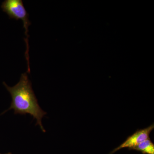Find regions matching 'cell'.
Segmentation results:
<instances>
[{"instance_id":"obj_1","label":"cell","mask_w":154,"mask_h":154,"mask_svg":"<svg viewBox=\"0 0 154 154\" xmlns=\"http://www.w3.org/2000/svg\"><path fill=\"white\" fill-rule=\"evenodd\" d=\"M3 84L11 94L12 99L11 107L5 112L14 109L15 114L28 113L37 120L36 125H38L42 131L45 132L42 119L47 113L38 105L28 74H22L19 83L14 87H9L5 82Z\"/></svg>"},{"instance_id":"obj_2","label":"cell","mask_w":154,"mask_h":154,"mask_svg":"<svg viewBox=\"0 0 154 154\" xmlns=\"http://www.w3.org/2000/svg\"><path fill=\"white\" fill-rule=\"evenodd\" d=\"M1 8L10 18L17 20L20 19L23 21L25 34L27 36L25 40L27 45L25 56L28 65H29L28 33V27L31 25V23L29 20V15L24 7L23 2L22 0H5L2 4Z\"/></svg>"},{"instance_id":"obj_3","label":"cell","mask_w":154,"mask_h":154,"mask_svg":"<svg viewBox=\"0 0 154 154\" xmlns=\"http://www.w3.org/2000/svg\"><path fill=\"white\" fill-rule=\"evenodd\" d=\"M154 128V125L153 124L144 129L137 130L133 134L128 137L126 140L121 145L114 149L110 154H113L115 152L124 148H128L129 149H132L136 146L149 138L150 133Z\"/></svg>"},{"instance_id":"obj_4","label":"cell","mask_w":154,"mask_h":154,"mask_svg":"<svg viewBox=\"0 0 154 154\" xmlns=\"http://www.w3.org/2000/svg\"><path fill=\"white\" fill-rule=\"evenodd\" d=\"M132 149L141 152L143 154H154V144L149 138Z\"/></svg>"},{"instance_id":"obj_5","label":"cell","mask_w":154,"mask_h":154,"mask_svg":"<svg viewBox=\"0 0 154 154\" xmlns=\"http://www.w3.org/2000/svg\"><path fill=\"white\" fill-rule=\"evenodd\" d=\"M12 154L11 153V152H9V153H6V154Z\"/></svg>"}]
</instances>
